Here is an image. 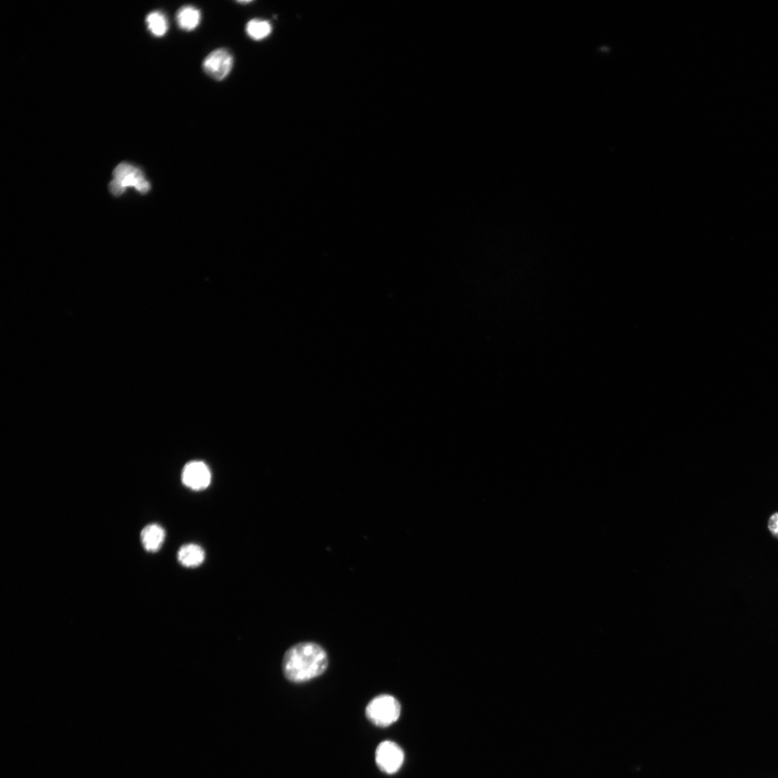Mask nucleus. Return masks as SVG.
Returning a JSON list of instances; mask_svg holds the SVG:
<instances>
[{
    "label": "nucleus",
    "instance_id": "10",
    "mask_svg": "<svg viewBox=\"0 0 778 778\" xmlns=\"http://www.w3.org/2000/svg\"><path fill=\"white\" fill-rule=\"evenodd\" d=\"M147 24L151 33L157 37H162L168 30V22L165 15L158 11L150 13L146 19Z\"/></svg>",
    "mask_w": 778,
    "mask_h": 778
},
{
    "label": "nucleus",
    "instance_id": "4",
    "mask_svg": "<svg viewBox=\"0 0 778 778\" xmlns=\"http://www.w3.org/2000/svg\"><path fill=\"white\" fill-rule=\"evenodd\" d=\"M405 753L401 747L391 741L382 742L375 751V763L387 774H394L402 768Z\"/></svg>",
    "mask_w": 778,
    "mask_h": 778
},
{
    "label": "nucleus",
    "instance_id": "2",
    "mask_svg": "<svg viewBox=\"0 0 778 778\" xmlns=\"http://www.w3.org/2000/svg\"><path fill=\"white\" fill-rule=\"evenodd\" d=\"M366 715L374 725L387 727L399 719L401 715V705L391 696L381 695L374 698L368 704Z\"/></svg>",
    "mask_w": 778,
    "mask_h": 778
},
{
    "label": "nucleus",
    "instance_id": "7",
    "mask_svg": "<svg viewBox=\"0 0 778 778\" xmlns=\"http://www.w3.org/2000/svg\"><path fill=\"white\" fill-rule=\"evenodd\" d=\"M166 533L158 524L147 525L141 532V541L144 549L151 553L158 552L164 544Z\"/></svg>",
    "mask_w": 778,
    "mask_h": 778
},
{
    "label": "nucleus",
    "instance_id": "9",
    "mask_svg": "<svg viewBox=\"0 0 778 778\" xmlns=\"http://www.w3.org/2000/svg\"><path fill=\"white\" fill-rule=\"evenodd\" d=\"M177 23L179 27L187 31L195 30L201 23V12L195 7L186 6L182 7L177 13Z\"/></svg>",
    "mask_w": 778,
    "mask_h": 778
},
{
    "label": "nucleus",
    "instance_id": "11",
    "mask_svg": "<svg viewBox=\"0 0 778 778\" xmlns=\"http://www.w3.org/2000/svg\"><path fill=\"white\" fill-rule=\"evenodd\" d=\"M246 31L252 39L261 40L270 36L272 26L269 21L253 19L248 24Z\"/></svg>",
    "mask_w": 778,
    "mask_h": 778
},
{
    "label": "nucleus",
    "instance_id": "8",
    "mask_svg": "<svg viewBox=\"0 0 778 778\" xmlns=\"http://www.w3.org/2000/svg\"><path fill=\"white\" fill-rule=\"evenodd\" d=\"M205 558L206 554L203 548L194 544L181 546L177 553V560L181 565L187 568L201 566Z\"/></svg>",
    "mask_w": 778,
    "mask_h": 778
},
{
    "label": "nucleus",
    "instance_id": "12",
    "mask_svg": "<svg viewBox=\"0 0 778 778\" xmlns=\"http://www.w3.org/2000/svg\"><path fill=\"white\" fill-rule=\"evenodd\" d=\"M768 528L772 534L778 539V513L773 514L768 522Z\"/></svg>",
    "mask_w": 778,
    "mask_h": 778
},
{
    "label": "nucleus",
    "instance_id": "5",
    "mask_svg": "<svg viewBox=\"0 0 778 778\" xmlns=\"http://www.w3.org/2000/svg\"><path fill=\"white\" fill-rule=\"evenodd\" d=\"M211 474L208 465L203 461H190L184 468L182 481L194 491L206 490L210 485Z\"/></svg>",
    "mask_w": 778,
    "mask_h": 778
},
{
    "label": "nucleus",
    "instance_id": "13",
    "mask_svg": "<svg viewBox=\"0 0 778 778\" xmlns=\"http://www.w3.org/2000/svg\"><path fill=\"white\" fill-rule=\"evenodd\" d=\"M250 3H251V1H240V2H239V3H241V4H249Z\"/></svg>",
    "mask_w": 778,
    "mask_h": 778
},
{
    "label": "nucleus",
    "instance_id": "1",
    "mask_svg": "<svg viewBox=\"0 0 778 778\" xmlns=\"http://www.w3.org/2000/svg\"><path fill=\"white\" fill-rule=\"evenodd\" d=\"M325 650L313 642H303L289 649L283 660L285 678L294 683H304L320 677L328 668Z\"/></svg>",
    "mask_w": 778,
    "mask_h": 778
},
{
    "label": "nucleus",
    "instance_id": "6",
    "mask_svg": "<svg viewBox=\"0 0 778 778\" xmlns=\"http://www.w3.org/2000/svg\"><path fill=\"white\" fill-rule=\"evenodd\" d=\"M232 66L233 57L224 49L212 52L203 63V68L207 74L216 80L225 79L230 75Z\"/></svg>",
    "mask_w": 778,
    "mask_h": 778
},
{
    "label": "nucleus",
    "instance_id": "3",
    "mask_svg": "<svg viewBox=\"0 0 778 778\" xmlns=\"http://www.w3.org/2000/svg\"><path fill=\"white\" fill-rule=\"evenodd\" d=\"M113 176L114 179L110 183L109 189L115 196L122 195L128 187H135L142 194L147 193L150 189L143 172L130 164L121 163L118 165Z\"/></svg>",
    "mask_w": 778,
    "mask_h": 778
}]
</instances>
